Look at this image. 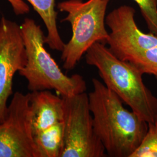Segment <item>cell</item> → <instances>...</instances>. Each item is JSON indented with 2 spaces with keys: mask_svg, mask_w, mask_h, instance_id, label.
Wrapping results in <instances>:
<instances>
[{
  "mask_svg": "<svg viewBox=\"0 0 157 157\" xmlns=\"http://www.w3.org/2000/svg\"><path fill=\"white\" fill-rule=\"evenodd\" d=\"M130 157H157V115L148 123L146 135Z\"/></svg>",
  "mask_w": 157,
  "mask_h": 157,
  "instance_id": "7c38bea8",
  "label": "cell"
},
{
  "mask_svg": "<svg viewBox=\"0 0 157 157\" xmlns=\"http://www.w3.org/2000/svg\"><path fill=\"white\" fill-rule=\"evenodd\" d=\"M63 139L60 157H104L107 153L95 133L88 94L61 96Z\"/></svg>",
  "mask_w": 157,
  "mask_h": 157,
  "instance_id": "5b68a950",
  "label": "cell"
},
{
  "mask_svg": "<svg viewBox=\"0 0 157 157\" xmlns=\"http://www.w3.org/2000/svg\"><path fill=\"white\" fill-rule=\"evenodd\" d=\"M26 62L21 26L2 16L0 20V123L8 113L14 76Z\"/></svg>",
  "mask_w": 157,
  "mask_h": 157,
  "instance_id": "ba28073f",
  "label": "cell"
},
{
  "mask_svg": "<svg viewBox=\"0 0 157 157\" xmlns=\"http://www.w3.org/2000/svg\"><path fill=\"white\" fill-rule=\"evenodd\" d=\"M37 157H60L63 139V123L33 135Z\"/></svg>",
  "mask_w": 157,
  "mask_h": 157,
  "instance_id": "8fae6325",
  "label": "cell"
},
{
  "mask_svg": "<svg viewBox=\"0 0 157 157\" xmlns=\"http://www.w3.org/2000/svg\"><path fill=\"white\" fill-rule=\"evenodd\" d=\"M86 61L96 67L104 84L147 123L157 115V98L143 80V74L130 63L115 56L97 42L86 53Z\"/></svg>",
  "mask_w": 157,
  "mask_h": 157,
  "instance_id": "7a4b0ae2",
  "label": "cell"
},
{
  "mask_svg": "<svg viewBox=\"0 0 157 157\" xmlns=\"http://www.w3.org/2000/svg\"><path fill=\"white\" fill-rule=\"evenodd\" d=\"M11 4L13 11L17 15L28 13L30 11L28 5L23 0H7Z\"/></svg>",
  "mask_w": 157,
  "mask_h": 157,
  "instance_id": "5bb4252c",
  "label": "cell"
},
{
  "mask_svg": "<svg viewBox=\"0 0 157 157\" xmlns=\"http://www.w3.org/2000/svg\"><path fill=\"white\" fill-rule=\"evenodd\" d=\"M110 0H65L58 9L66 12L62 22L71 25L72 35L64 45L61 59L63 67L72 70L95 43L107 44L109 32L105 28L107 8Z\"/></svg>",
  "mask_w": 157,
  "mask_h": 157,
  "instance_id": "277c9868",
  "label": "cell"
},
{
  "mask_svg": "<svg viewBox=\"0 0 157 157\" xmlns=\"http://www.w3.org/2000/svg\"><path fill=\"white\" fill-rule=\"evenodd\" d=\"M33 6L44 22L47 30L45 44L51 49L61 51L65 43L61 39L57 27V12L56 11L55 0H26Z\"/></svg>",
  "mask_w": 157,
  "mask_h": 157,
  "instance_id": "30bf717a",
  "label": "cell"
},
{
  "mask_svg": "<svg viewBox=\"0 0 157 157\" xmlns=\"http://www.w3.org/2000/svg\"><path fill=\"white\" fill-rule=\"evenodd\" d=\"M88 94L95 133L111 157H130L140 145L148 123L131 110L101 81L92 79Z\"/></svg>",
  "mask_w": 157,
  "mask_h": 157,
  "instance_id": "6da1fadb",
  "label": "cell"
},
{
  "mask_svg": "<svg viewBox=\"0 0 157 157\" xmlns=\"http://www.w3.org/2000/svg\"><path fill=\"white\" fill-rule=\"evenodd\" d=\"M139 6L150 33L157 36V0H133Z\"/></svg>",
  "mask_w": 157,
  "mask_h": 157,
  "instance_id": "4fadbf2b",
  "label": "cell"
},
{
  "mask_svg": "<svg viewBox=\"0 0 157 157\" xmlns=\"http://www.w3.org/2000/svg\"><path fill=\"white\" fill-rule=\"evenodd\" d=\"M30 110L33 135L63 122V98L50 90L31 92Z\"/></svg>",
  "mask_w": 157,
  "mask_h": 157,
  "instance_id": "9c48e42d",
  "label": "cell"
},
{
  "mask_svg": "<svg viewBox=\"0 0 157 157\" xmlns=\"http://www.w3.org/2000/svg\"><path fill=\"white\" fill-rule=\"evenodd\" d=\"M30 93H14L0 123V157H37L30 110Z\"/></svg>",
  "mask_w": 157,
  "mask_h": 157,
  "instance_id": "8992f818",
  "label": "cell"
},
{
  "mask_svg": "<svg viewBox=\"0 0 157 157\" xmlns=\"http://www.w3.org/2000/svg\"><path fill=\"white\" fill-rule=\"evenodd\" d=\"M27 62L19 71L28 82L31 92L54 90L61 96L69 97L85 92L86 83L78 74L71 76L62 72L44 47L45 36L39 25L26 18L21 26Z\"/></svg>",
  "mask_w": 157,
  "mask_h": 157,
  "instance_id": "3957f363",
  "label": "cell"
},
{
  "mask_svg": "<svg viewBox=\"0 0 157 157\" xmlns=\"http://www.w3.org/2000/svg\"><path fill=\"white\" fill-rule=\"evenodd\" d=\"M135 10L126 5L110 12L105 18L109 29L107 44L112 53L128 62L141 51L157 47V36L145 33L138 28L135 19Z\"/></svg>",
  "mask_w": 157,
  "mask_h": 157,
  "instance_id": "52a82bcc",
  "label": "cell"
},
{
  "mask_svg": "<svg viewBox=\"0 0 157 157\" xmlns=\"http://www.w3.org/2000/svg\"><path fill=\"white\" fill-rule=\"evenodd\" d=\"M155 78H156V79H157V76H156V77H155Z\"/></svg>",
  "mask_w": 157,
  "mask_h": 157,
  "instance_id": "9a60e30c",
  "label": "cell"
}]
</instances>
